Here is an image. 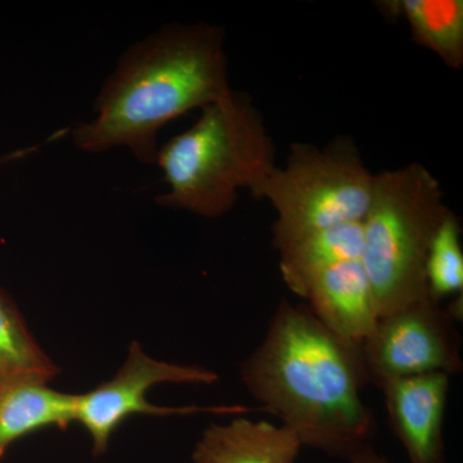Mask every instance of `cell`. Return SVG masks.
<instances>
[{
  "label": "cell",
  "instance_id": "9",
  "mask_svg": "<svg viewBox=\"0 0 463 463\" xmlns=\"http://www.w3.org/2000/svg\"><path fill=\"white\" fill-rule=\"evenodd\" d=\"M307 307L332 334L361 345L379 321L370 279L361 259L323 272L310 286Z\"/></svg>",
  "mask_w": 463,
  "mask_h": 463
},
{
  "label": "cell",
  "instance_id": "16",
  "mask_svg": "<svg viewBox=\"0 0 463 463\" xmlns=\"http://www.w3.org/2000/svg\"><path fill=\"white\" fill-rule=\"evenodd\" d=\"M350 463H392L385 456L380 455L371 444L362 447L347 458Z\"/></svg>",
  "mask_w": 463,
  "mask_h": 463
},
{
  "label": "cell",
  "instance_id": "2",
  "mask_svg": "<svg viewBox=\"0 0 463 463\" xmlns=\"http://www.w3.org/2000/svg\"><path fill=\"white\" fill-rule=\"evenodd\" d=\"M231 90L222 27H164L121 58L97 97L96 116L78 125L72 139L87 152L127 147L152 164L163 127Z\"/></svg>",
  "mask_w": 463,
  "mask_h": 463
},
{
  "label": "cell",
  "instance_id": "11",
  "mask_svg": "<svg viewBox=\"0 0 463 463\" xmlns=\"http://www.w3.org/2000/svg\"><path fill=\"white\" fill-rule=\"evenodd\" d=\"M78 394L58 392L42 380H20L0 388V459L18 439L75 422Z\"/></svg>",
  "mask_w": 463,
  "mask_h": 463
},
{
  "label": "cell",
  "instance_id": "5",
  "mask_svg": "<svg viewBox=\"0 0 463 463\" xmlns=\"http://www.w3.org/2000/svg\"><path fill=\"white\" fill-rule=\"evenodd\" d=\"M373 174L354 139L337 137L326 147L294 143L285 167H274L254 191L277 212L273 246L279 251L317 231L364 221Z\"/></svg>",
  "mask_w": 463,
  "mask_h": 463
},
{
  "label": "cell",
  "instance_id": "8",
  "mask_svg": "<svg viewBox=\"0 0 463 463\" xmlns=\"http://www.w3.org/2000/svg\"><path fill=\"white\" fill-rule=\"evenodd\" d=\"M449 383V374L435 373L390 381L380 389L408 463H446L443 429Z\"/></svg>",
  "mask_w": 463,
  "mask_h": 463
},
{
  "label": "cell",
  "instance_id": "1",
  "mask_svg": "<svg viewBox=\"0 0 463 463\" xmlns=\"http://www.w3.org/2000/svg\"><path fill=\"white\" fill-rule=\"evenodd\" d=\"M241 380L303 447L347 459L376 432L362 399L368 379L358 344L332 334L304 304L282 298Z\"/></svg>",
  "mask_w": 463,
  "mask_h": 463
},
{
  "label": "cell",
  "instance_id": "10",
  "mask_svg": "<svg viewBox=\"0 0 463 463\" xmlns=\"http://www.w3.org/2000/svg\"><path fill=\"white\" fill-rule=\"evenodd\" d=\"M300 439L286 426L236 417L210 423L194 453V463H297Z\"/></svg>",
  "mask_w": 463,
  "mask_h": 463
},
{
  "label": "cell",
  "instance_id": "13",
  "mask_svg": "<svg viewBox=\"0 0 463 463\" xmlns=\"http://www.w3.org/2000/svg\"><path fill=\"white\" fill-rule=\"evenodd\" d=\"M385 14L404 17L414 42L428 48L450 69L463 66L462 0H392Z\"/></svg>",
  "mask_w": 463,
  "mask_h": 463
},
{
  "label": "cell",
  "instance_id": "12",
  "mask_svg": "<svg viewBox=\"0 0 463 463\" xmlns=\"http://www.w3.org/2000/svg\"><path fill=\"white\" fill-rule=\"evenodd\" d=\"M361 223H346L307 234L279 251V272L289 291L306 298L313 282L335 265L361 259Z\"/></svg>",
  "mask_w": 463,
  "mask_h": 463
},
{
  "label": "cell",
  "instance_id": "7",
  "mask_svg": "<svg viewBox=\"0 0 463 463\" xmlns=\"http://www.w3.org/2000/svg\"><path fill=\"white\" fill-rule=\"evenodd\" d=\"M457 321L450 307H443L431 298L381 317L359 345L368 383L381 389L405 377L461 373Z\"/></svg>",
  "mask_w": 463,
  "mask_h": 463
},
{
  "label": "cell",
  "instance_id": "3",
  "mask_svg": "<svg viewBox=\"0 0 463 463\" xmlns=\"http://www.w3.org/2000/svg\"><path fill=\"white\" fill-rule=\"evenodd\" d=\"M272 138L260 111L231 90L203 109L185 132L158 148L166 194L160 205L216 218L230 212L241 188L251 194L276 167Z\"/></svg>",
  "mask_w": 463,
  "mask_h": 463
},
{
  "label": "cell",
  "instance_id": "15",
  "mask_svg": "<svg viewBox=\"0 0 463 463\" xmlns=\"http://www.w3.org/2000/svg\"><path fill=\"white\" fill-rule=\"evenodd\" d=\"M461 233L458 218L448 210L435 232L426 261L429 297L438 303L452 295H462Z\"/></svg>",
  "mask_w": 463,
  "mask_h": 463
},
{
  "label": "cell",
  "instance_id": "4",
  "mask_svg": "<svg viewBox=\"0 0 463 463\" xmlns=\"http://www.w3.org/2000/svg\"><path fill=\"white\" fill-rule=\"evenodd\" d=\"M448 210L440 183L421 164L373 176L361 261L380 318L430 298L426 261Z\"/></svg>",
  "mask_w": 463,
  "mask_h": 463
},
{
  "label": "cell",
  "instance_id": "6",
  "mask_svg": "<svg viewBox=\"0 0 463 463\" xmlns=\"http://www.w3.org/2000/svg\"><path fill=\"white\" fill-rule=\"evenodd\" d=\"M219 374L199 365L170 364L152 358L138 341L128 349L127 359L111 380L76 397L75 422L90 434L94 456L108 452L112 434L133 414L149 416H191L196 413L242 416L252 412L245 405H184L164 407L149 403L147 392L158 383H200L212 385Z\"/></svg>",
  "mask_w": 463,
  "mask_h": 463
},
{
  "label": "cell",
  "instance_id": "14",
  "mask_svg": "<svg viewBox=\"0 0 463 463\" xmlns=\"http://www.w3.org/2000/svg\"><path fill=\"white\" fill-rule=\"evenodd\" d=\"M60 368L42 349L14 301L0 288V388L20 380L50 383Z\"/></svg>",
  "mask_w": 463,
  "mask_h": 463
}]
</instances>
